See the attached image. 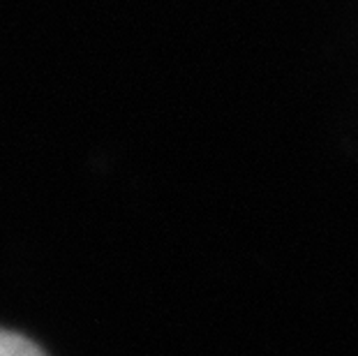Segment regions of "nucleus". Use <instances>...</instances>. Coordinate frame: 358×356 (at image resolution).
<instances>
[{"label":"nucleus","mask_w":358,"mask_h":356,"mask_svg":"<svg viewBox=\"0 0 358 356\" xmlns=\"http://www.w3.org/2000/svg\"><path fill=\"white\" fill-rule=\"evenodd\" d=\"M0 356H47L33 340L0 329Z\"/></svg>","instance_id":"nucleus-1"}]
</instances>
